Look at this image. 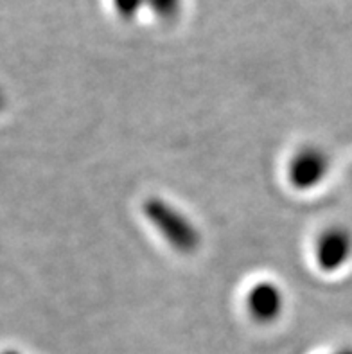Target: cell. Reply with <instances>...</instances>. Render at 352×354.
<instances>
[{"mask_svg":"<svg viewBox=\"0 0 352 354\" xmlns=\"http://www.w3.org/2000/svg\"><path fill=\"white\" fill-rule=\"evenodd\" d=\"M351 254V239L340 229H327L317 241V263L322 270L340 268Z\"/></svg>","mask_w":352,"mask_h":354,"instance_id":"4","label":"cell"},{"mask_svg":"<svg viewBox=\"0 0 352 354\" xmlns=\"http://www.w3.org/2000/svg\"><path fill=\"white\" fill-rule=\"evenodd\" d=\"M246 311L255 322L268 324L281 317L284 310V295L273 283H255L246 293Z\"/></svg>","mask_w":352,"mask_h":354,"instance_id":"3","label":"cell"},{"mask_svg":"<svg viewBox=\"0 0 352 354\" xmlns=\"http://www.w3.org/2000/svg\"><path fill=\"white\" fill-rule=\"evenodd\" d=\"M146 214L156 229L160 230L164 239L178 250H192L198 245V232L191 221L180 214L174 207L160 200H153L146 205Z\"/></svg>","mask_w":352,"mask_h":354,"instance_id":"1","label":"cell"},{"mask_svg":"<svg viewBox=\"0 0 352 354\" xmlns=\"http://www.w3.org/2000/svg\"><path fill=\"white\" fill-rule=\"evenodd\" d=\"M329 171L327 155L320 148L304 146L288 164V180L297 191H311L320 184Z\"/></svg>","mask_w":352,"mask_h":354,"instance_id":"2","label":"cell"}]
</instances>
